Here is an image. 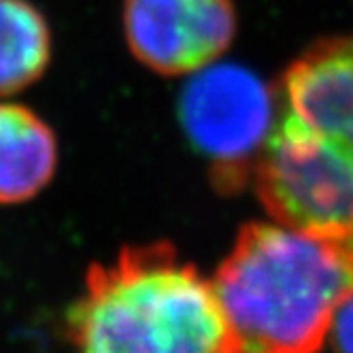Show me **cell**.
Returning a JSON list of instances; mask_svg holds the SVG:
<instances>
[{"instance_id": "6da1fadb", "label": "cell", "mask_w": 353, "mask_h": 353, "mask_svg": "<svg viewBox=\"0 0 353 353\" xmlns=\"http://www.w3.org/2000/svg\"><path fill=\"white\" fill-rule=\"evenodd\" d=\"M274 92L254 172L262 207L274 221L353 241V34L307 47Z\"/></svg>"}, {"instance_id": "ba28073f", "label": "cell", "mask_w": 353, "mask_h": 353, "mask_svg": "<svg viewBox=\"0 0 353 353\" xmlns=\"http://www.w3.org/2000/svg\"><path fill=\"white\" fill-rule=\"evenodd\" d=\"M330 334L336 353H353V294L339 307Z\"/></svg>"}, {"instance_id": "7a4b0ae2", "label": "cell", "mask_w": 353, "mask_h": 353, "mask_svg": "<svg viewBox=\"0 0 353 353\" xmlns=\"http://www.w3.org/2000/svg\"><path fill=\"white\" fill-rule=\"evenodd\" d=\"M211 281L234 353H317L353 294V241L251 221Z\"/></svg>"}, {"instance_id": "3957f363", "label": "cell", "mask_w": 353, "mask_h": 353, "mask_svg": "<svg viewBox=\"0 0 353 353\" xmlns=\"http://www.w3.org/2000/svg\"><path fill=\"white\" fill-rule=\"evenodd\" d=\"M66 321L72 353H234L213 281L170 243L90 266Z\"/></svg>"}, {"instance_id": "8992f818", "label": "cell", "mask_w": 353, "mask_h": 353, "mask_svg": "<svg viewBox=\"0 0 353 353\" xmlns=\"http://www.w3.org/2000/svg\"><path fill=\"white\" fill-rule=\"evenodd\" d=\"M58 141L49 123L23 105L0 103V205H19L52 183Z\"/></svg>"}, {"instance_id": "277c9868", "label": "cell", "mask_w": 353, "mask_h": 353, "mask_svg": "<svg viewBox=\"0 0 353 353\" xmlns=\"http://www.w3.org/2000/svg\"><path fill=\"white\" fill-rule=\"evenodd\" d=\"M274 117L276 92L230 62L192 72L179 96L181 128L221 192H236L254 176Z\"/></svg>"}, {"instance_id": "5b68a950", "label": "cell", "mask_w": 353, "mask_h": 353, "mask_svg": "<svg viewBox=\"0 0 353 353\" xmlns=\"http://www.w3.org/2000/svg\"><path fill=\"white\" fill-rule=\"evenodd\" d=\"M121 19L132 56L162 77L217 62L239 28L232 0H123Z\"/></svg>"}, {"instance_id": "52a82bcc", "label": "cell", "mask_w": 353, "mask_h": 353, "mask_svg": "<svg viewBox=\"0 0 353 353\" xmlns=\"http://www.w3.org/2000/svg\"><path fill=\"white\" fill-rule=\"evenodd\" d=\"M52 62V32L28 0H0V96L37 83Z\"/></svg>"}]
</instances>
